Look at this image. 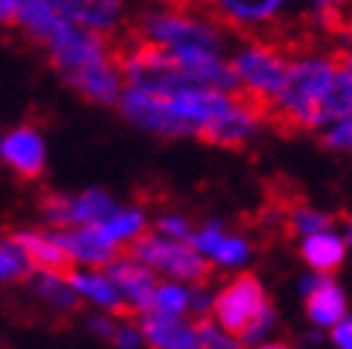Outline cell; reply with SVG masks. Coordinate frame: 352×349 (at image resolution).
<instances>
[{
	"mask_svg": "<svg viewBox=\"0 0 352 349\" xmlns=\"http://www.w3.org/2000/svg\"><path fill=\"white\" fill-rule=\"evenodd\" d=\"M338 78V60L332 55L295 58L284 89L270 103L267 120L284 135H298L327 124V98Z\"/></svg>",
	"mask_w": 352,
	"mask_h": 349,
	"instance_id": "cell-1",
	"label": "cell"
},
{
	"mask_svg": "<svg viewBox=\"0 0 352 349\" xmlns=\"http://www.w3.org/2000/svg\"><path fill=\"white\" fill-rule=\"evenodd\" d=\"M230 66L241 83V89L246 95L258 98L261 103H267V112H270V103L284 89L292 58H289V46L284 41L258 38L243 52H238V58Z\"/></svg>",
	"mask_w": 352,
	"mask_h": 349,
	"instance_id": "cell-2",
	"label": "cell"
},
{
	"mask_svg": "<svg viewBox=\"0 0 352 349\" xmlns=\"http://www.w3.org/2000/svg\"><path fill=\"white\" fill-rule=\"evenodd\" d=\"M123 255L140 260V264H146L149 269L166 272L172 278H181V281L204 284L209 278L206 258L195 247H186L184 240H175V238H166V235L140 232L135 240L126 243Z\"/></svg>",
	"mask_w": 352,
	"mask_h": 349,
	"instance_id": "cell-3",
	"label": "cell"
},
{
	"mask_svg": "<svg viewBox=\"0 0 352 349\" xmlns=\"http://www.w3.org/2000/svg\"><path fill=\"white\" fill-rule=\"evenodd\" d=\"M138 38H146L152 43H161L166 49H221V34L215 23H206L192 17L189 12H149L132 29Z\"/></svg>",
	"mask_w": 352,
	"mask_h": 349,
	"instance_id": "cell-4",
	"label": "cell"
},
{
	"mask_svg": "<svg viewBox=\"0 0 352 349\" xmlns=\"http://www.w3.org/2000/svg\"><path fill=\"white\" fill-rule=\"evenodd\" d=\"M263 309H267V295H263V286L252 275L235 278L230 286H223L212 298V315L218 326L223 333L238 335V338Z\"/></svg>",
	"mask_w": 352,
	"mask_h": 349,
	"instance_id": "cell-5",
	"label": "cell"
},
{
	"mask_svg": "<svg viewBox=\"0 0 352 349\" xmlns=\"http://www.w3.org/2000/svg\"><path fill=\"white\" fill-rule=\"evenodd\" d=\"M118 103H120V112L140 129L164 135V137L186 135L181 120L172 115L169 98L164 92H149V89H138V86H126V89L120 92Z\"/></svg>",
	"mask_w": 352,
	"mask_h": 349,
	"instance_id": "cell-6",
	"label": "cell"
},
{
	"mask_svg": "<svg viewBox=\"0 0 352 349\" xmlns=\"http://www.w3.org/2000/svg\"><path fill=\"white\" fill-rule=\"evenodd\" d=\"M41 209H43L46 221L60 229V226H95L103 218H109L118 206L103 189H89L75 198L46 195L41 201Z\"/></svg>",
	"mask_w": 352,
	"mask_h": 349,
	"instance_id": "cell-7",
	"label": "cell"
},
{
	"mask_svg": "<svg viewBox=\"0 0 352 349\" xmlns=\"http://www.w3.org/2000/svg\"><path fill=\"white\" fill-rule=\"evenodd\" d=\"M0 158H3L17 178L38 181L46 169V144L34 126H17L0 137Z\"/></svg>",
	"mask_w": 352,
	"mask_h": 349,
	"instance_id": "cell-8",
	"label": "cell"
},
{
	"mask_svg": "<svg viewBox=\"0 0 352 349\" xmlns=\"http://www.w3.org/2000/svg\"><path fill=\"white\" fill-rule=\"evenodd\" d=\"M75 260L89 267H109L118 258V243H112L98 226H55L49 232Z\"/></svg>",
	"mask_w": 352,
	"mask_h": 349,
	"instance_id": "cell-9",
	"label": "cell"
},
{
	"mask_svg": "<svg viewBox=\"0 0 352 349\" xmlns=\"http://www.w3.org/2000/svg\"><path fill=\"white\" fill-rule=\"evenodd\" d=\"M9 238L26 252V258L32 260L34 269H41V272H55V275H63V278H69V275L75 272V258L69 255L49 232L14 229V232H9Z\"/></svg>",
	"mask_w": 352,
	"mask_h": 349,
	"instance_id": "cell-10",
	"label": "cell"
},
{
	"mask_svg": "<svg viewBox=\"0 0 352 349\" xmlns=\"http://www.w3.org/2000/svg\"><path fill=\"white\" fill-rule=\"evenodd\" d=\"M109 278L115 281V286L120 289V295L126 298V304L135 309V312H146L149 304H152V295H155V275L146 264L140 260L123 255V258H115L109 264Z\"/></svg>",
	"mask_w": 352,
	"mask_h": 349,
	"instance_id": "cell-11",
	"label": "cell"
},
{
	"mask_svg": "<svg viewBox=\"0 0 352 349\" xmlns=\"http://www.w3.org/2000/svg\"><path fill=\"white\" fill-rule=\"evenodd\" d=\"M287 0H206L209 14L218 23L232 29H252L275 17V12L284 9Z\"/></svg>",
	"mask_w": 352,
	"mask_h": 349,
	"instance_id": "cell-12",
	"label": "cell"
},
{
	"mask_svg": "<svg viewBox=\"0 0 352 349\" xmlns=\"http://www.w3.org/2000/svg\"><path fill=\"white\" fill-rule=\"evenodd\" d=\"M63 17L92 32H112L120 23V0H49Z\"/></svg>",
	"mask_w": 352,
	"mask_h": 349,
	"instance_id": "cell-13",
	"label": "cell"
},
{
	"mask_svg": "<svg viewBox=\"0 0 352 349\" xmlns=\"http://www.w3.org/2000/svg\"><path fill=\"white\" fill-rule=\"evenodd\" d=\"M304 292H307V315L315 326H336L344 318L346 298L327 275L309 278L304 284Z\"/></svg>",
	"mask_w": 352,
	"mask_h": 349,
	"instance_id": "cell-14",
	"label": "cell"
},
{
	"mask_svg": "<svg viewBox=\"0 0 352 349\" xmlns=\"http://www.w3.org/2000/svg\"><path fill=\"white\" fill-rule=\"evenodd\" d=\"M140 335L155 349H201L198 326H186L181 318H161L152 315V312H144Z\"/></svg>",
	"mask_w": 352,
	"mask_h": 349,
	"instance_id": "cell-15",
	"label": "cell"
},
{
	"mask_svg": "<svg viewBox=\"0 0 352 349\" xmlns=\"http://www.w3.org/2000/svg\"><path fill=\"white\" fill-rule=\"evenodd\" d=\"M69 284L75 286L78 295H83V298H89L92 304L103 306V309H109L115 312V315L120 318H129L135 315V309L126 304V298L120 295V289L115 286V281L109 275H100V272H72L69 275Z\"/></svg>",
	"mask_w": 352,
	"mask_h": 349,
	"instance_id": "cell-16",
	"label": "cell"
},
{
	"mask_svg": "<svg viewBox=\"0 0 352 349\" xmlns=\"http://www.w3.org/2000/svg\"><path fill=\"white\" fill-rule=\"evenodd\" d=\"M301 255L315 272L329 275V272H336L344 264L346 243H344V238H338L336 232H329V229L327 232H315V235L304 238Z\"/></svg>",
	"mask_w": 352,
	"mask_h": 349,
	"instance_id": "cell-17",
	"label": "cell"
},
{
	"mask_svg": "<svg viewBox=\"0 0 352 349\" xmlns=\"http://www.w3.org/2000/svg\"><path fill=\"white\" fill-rule=\"evenodd\" d=\"M34 272H38L34 275V292H38L46 304H52L60 312L78 309V292L69 284V278L55 275V272H41V269H34Z\"/></svg>",
	"mask_w": 352,
	"mask_h": 349,
	"instance_id": "cell-18",
	"label": "cell"
},
{
	"mask_svg": "<svg viewBox=\"0 0 352 349\" xmlns=\"http://www.w3.org/2000/svg\"><path fill=\"white\" fill-rule=\"evenodd\" d=\"M98 229L107 235L112 243H129L135 240L146 226V218L140 209H115L109 218H103L100 223H95Z\"/></svg>",
	"mask_w": 352,
	"mask_h": 349,
	"instance_id": "cell-19",
	"label": "cell"
},
{
	"mask_svg": "<svg viewBox=\"0 0 352 349\" xmlns=\"http://www.w3.org/2000/svg\"><path fill=\"white\" fill-rule=\"evenodd\" d=\"M186 309H189V292L181 289L178 284H161V286H155L152 304L146 312L161 315V318H181Z\"/></svg>",
	"mask_w": 352,
	"mask_h": 349,
	"instance_id": "cell-20",
	"label": "cell"
},
{
	"mask_svg": "<svg viewBox=\"0 0 352 349\" xmlns=\"http://www.w3.org/2000/svg\"><path fill=\"white\" fill-rule=\"evenodd\" d=\"M209 258H212L215 264H221V267H238V264H243V260L250 258V243H246L243 238H238V235H223Z\"/></svg>",
	"mask_w": 352,
	"mask_h": 349,
	"instance_id": "cell-21",
	"label": "cell"
},
{
	"mask_svg": "<svg viewBox=\"0 0 352 349\" xmlns=\"http://www.w3.org/2000/svg\"><path fill=\"white\" fill-rule=\"evenodd\" d=\"M198 338H201V349H243L241 338H232L230 333H223L221 326H215L209 318H198Z\"/></svg>",
	"mask_w": 352,
	"mask_h": 349,
	"instance_id": "cell-22",
	"label": "cell"
},
{
	"mask_svg": "<svg viewBox=\"0 0 352 349\" xmlns=\"http://www.w3.org/2000/svg\"><path fill=\"white\" fill-rule=\"evenodd\" d=\"M324 146L341 149V152H349V149H352V115L336 120V126H332V129L324 135Z\"/></svg>",
	"mask_w": 352,
	"mask_h": 349,
	"instance_id": "cell-23",
	"label": "cell"
},
{
	"mask_svg": "<svg viewBox=\"0 0 352 349\" xmlns=\"http://www.w3.org/2000/svg\"><path fill=\"white\" fill-rule=\"evenodd\" d=\"M272 321H275V315H272V309L267 306V309H263L261 315L241 333V344H255V341H261V338L272 329Z\"/></svg>",
	"mask_w": 352,
	"mask_h": 349,
	"instance_id": "cell-24",
	"label": "cell"
},
{
	"mask_svg": "<svg viewBox=\"0 0 352 349\" xmlns=\"http://www.w3.org/2000/svg\"><path fill=\"white\" fill-rule=\"evenodd\" d=\"M157 229H161L166 238H175V240H186L192 238V229H189V223L178 215H164L161 221H157Z\"/></svg>",
	"mask_w": 352,
	"mask_h": 349,
	"instance_id": "cell-25",
	"label": "cell"
},
{
	"mask_svg": "<svg viewBox=\"0 0 352 349\" xmlns=\"http://www.w3.org/2000/svg\"><path fill=\"white\" fill-rule=\"evenodd\" d=\"M112 341H115L118 349H138L140 346V333H138V329H132L129 324H118Z\"/></svg>",
	"mask_w": 352,
	"mask_h": 349,
	"instance_id": "cell-26",
	"label": "cell"
},
{
	"mask_svg": "<svg viewBox=\"0 0 352 349\" xmlns=\"http://www.w3.org/2000/svg\"><path fill=\"white\" fill-rule=\"evenodd\" d=\"M332 344H336V349H352V318H341L336 324V329H332Z\"/></svg>",
	"mask_w": 352,
	"mask_h": 349,
	"instance_id": "cell-27",
	"label": "cell"
},
{
	"mask_svg": "<svg viewBox=\"0 0 352 349\" xmlns=\"http://www.w3.org/2000/svg\"><path fill=\"white\" fill-rule=\"evenodd\" d=\"M17 6L21 0H0V26H17Z\"/></svg>",
	"mask_w": 352,
	"mask_h": 349,
	"instance_id": "cell-28",
	"label": "cell"
},
{
	"mask_svg": "<svg viewBox=\"0 0 352 349\" xmlns=\"http://www.w3.org/2000/svg\"><path fill=\"white\" fill-rule=\"evenodd\" d=\"M336 60H338V66L344 69V72L352 78V49H338L336 52Z\"/></svg>",
	"mask_w": 352,
	"mask_h": 349,
	"instance_id": "cell-29",
	"label": "cell"
},
{
	"mask_svg": "<svg viewBox=\"0 0 352 349\" xmlns=\"http://www.w3.org/2000/svg\"><path fill=\"white\" fill-rule=\"evenodd\" d=\"M344 243H352V218H344Z\"/></svg>",
	"mask_w": 352,
	"mask_h": 349,
	"instance_id": "cell-30",
	"label": "cell"
},
{
	"mask_svg": "<svg viewBox=\"0 0 352 349\" xmlns=\"http://www.w3.org/2000/svg\"><path fill=\"white\" fill-rule=\"evenodd\" d=\"M258 349H289L287 344H263V346H258Z\"/></svg>",
	"mask_w": 352,
	"mask_h": 349,
	"instance_id": "cell-31",
	"label": "cell"
},
{
	"mask_svg": "<svg viewBox=\"0 0 352 349\" xmlns=\"http://www.w3.org/2000/svg\"><path fill=\"white\" fill-rule=\"evenodd\" d=\"M204 3H206V0H204Z\"/></svg>",
	"mask_w": 352,
	"mask_h": 349,
	"instance_id": "cell-32",
	"label": "cell"
}]
</instances>
